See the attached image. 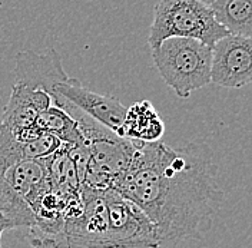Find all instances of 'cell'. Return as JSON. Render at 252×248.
<instances>
[{"instance_id":"obj_1","label":"cell","mask_w":252,"mask_h":248,"mask_svg":"<svg viewBox=\"0 0 252 248\" xmlns=\"http://www.w3.org/2000/svg\"><path fill=\"white\" fill-rule=\"evenodd\" d=\"M132 143L130 165L112 188L151 219L159 248H176L208 233L223 200L211 148L188 143L175 149L160 141Z\"/></svg>"},{"instance_id":"obj_2","label":"cell","mask_w":252,"mask_h":248,"mask_svg":"<svg viewBox=\"0 0 252 248\" xmlns=\"http://www.w3.org/2000/svg\"><path fill=\"white\" fill-rule=\"evenodd\" d=\"M154 65L163 82L187 99L211 83L212 47L190 37H168L151 47Z\"/></svg>"},{"instance_id":"obj_3","label":"cell","mask_w":252,"mask_h":248,"mask_svg":"<svg viewBox=\"0 0 252 248\" xmlns=\"http://www.w3.org/2000/svg\"><path fill=\"white\" fill-rule=\"evenodd\" d=\"M154 12L148 37L151 47L168 37H190L212 47L229 35L215 20L211 6L202 0H159Z\"/></svg>"},{"instance_id":"obj_4","label":"cell","mask_w":252,"mask_h":248,"mask_svg":"<svg viewBox=\"0 0 252 248\" xmlns=\"http://www.w3.org/2000/svg\"><path fill=\"white\" fill-rule=\"evenodd\" d=\"M109 248H159L154 224L130 200L113 188L103 192Z\"/></svg>"},{"instance_id":"obj_5","label":"cell","mask_w":252,"mask_h":248,"mask_svg":"<svg viewBox=\"0 0 252 248\" xmlns=\"http://www.w3.org/2000/svg\"><path fill=\"white\" fill-rule=\"evenodd\" d=\"M88 145L89 162L79 192H105L129 168L135 145L116 134L91 141Z\"/></svg>"},{"instance_id":"obj_6","label":"cell","mask_w":252,"mask_h":248,"mask_svg":"<svg viewBox=\"0 0 252 248\" xmlns=\"http://www.w3.org/2000/svg\"><path fill=\"white\" fill-rule=\"evenodd\" d=\"M252 80V39L226 35L212 46L211 82L239 89Z\"/></svg>"},{"instance_id":"obj_7","label":"cell","mask_w":252,"mask_h":248,"mask_svg":"<svg viewBox=\"0 0 252 248\" xmlns=\"http://www.w3.org/2000/svg\"><path fill=\"white\" fill-rule=\"evenodd\" d=\"M62 142L37 129L34 125L23 129H10L0 124V177L19 162L42 159L55 154Z\"/></svg>"},{"instance_id":"obj_8","label":"cell","mask_w":252,"mask_h":248,"mask_svg":"<svg viewBox=\"0 0 252 248\" xmlns=\"http://www.w3.org/2000/svg\"><path fill=\"white\" fill-rule=\"evenodd\" d=\"M59 96L69 101L72 105H75L79 110L91 116L96 122L119 135L126 113V106L122 105L119 99L94 92L85 88L80 80L73 78H69L55 88L52 102Z\"/></svg>"},{"instance_id":"obj_9","label":"cell","mask_w":252,"mask_h":248,"mask_svg":"<svg viewBox=\"0 0 252 248\" xmlns=\"http://www.w3.org/2000/svg\"><path fill=\"white\" fill-rule=\"evenodd\" d=\"M15 83L46 92L50 98L55 88L66 82L69 76L64 72L59 53L50 47L45 53L22 50L16 56Z\"/></svg>"},{"instance_id":"obj_10","label":"cell","mask_w":252,"mask_h":248,"mask_svg":"<svg viewBox=\"0 0 252 248\" xmlns=\"http://www.w3.org/2000/svg\"><path fill=\"white\" fill-rule=\"evenodd\" d=\"M52 104V98L46 92L15 83L10 98L0 115V124L10 129L33 126L37 115Z\"/></svg>"},{"instance_id":"obj_11","label":"cell","mask_w":252,"mask_h":248,"mask_svg":"<svg viewBox=\"0 0 252 248\" xmlns=\"http://www.w3.org/2000/svg\"><path fill=\"white\" fill-rule=\"evenodd\" d=\"M163 131L165 126L157 109L149 101H141L126 108L119 137L130 142H157Z\"/></svg>"},{"instance_id":"obj_12","label":"cell","mask_w":252,"mask_h":248,"mask_svg":"<svg viewBox=\"0 0 252 248\" xmlns=\"http://www.w3.org/2000/svg\"><path fill=\"white\" fill-rule=\"evenodd\" d=\"M215 20L229 35L252 36V0H215L211 4Z\"/></svg>"},{"instance_id":"obj_13","label":"cell","mask_w":252,"mask_h":248,"mask_svg":"<svg viewBox=\"0 0 252 248\" xmlns=\"http://www.w3.org/2000/svg\"><path fill=\"white\" fill-rule=\"evenodd\" d=\"M34 126L45 134L53 135L63 145L88 143L79 129L78 122L67 112L55 106L53 104L37 115Z\"/></svg>"},{"instance_id":"obj_14","label":"cell","mask_w":252,"mask_h":248,"mask_svg":"<svg viewBox=\"0 0 252 248\" xmlns=\"http://www.w3.org/2000/svg\"><path fill=\"white\" fill-rule=\"evenodd\" d=\"M9 227H7V224L0 218V241H1V234L4 233V230H7ZM0 248H1V243H0Z\"/></svg>"},{"instance_id":"obj_15","label":"cell","mask_w":252,"mask_h":248,"mask_svg":"<svg viewBox=\"0 0 252 248\" xmlns=\"http://www.w3.org/2000/svg\"><path fill=\"white\" fill-rule=\"evenodd\" d=\"M202 1H204V3H206L208 6H211V4H212V3H214L215 0H202Z\"/></svg>"}]
</instances>
